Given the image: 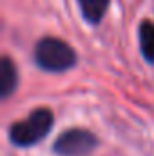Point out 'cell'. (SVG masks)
<instances>
[{"label":"cell","instance_id":"4","mask_svg":"<svg viewBox=\"0 0 154 156\" xmlns=\"http://www.w3.org/2000/svg\"><path fill=\"white\" fill-rule=\"evenodd\" d=\"M15 89H16V67L9 56H4L0 66V93L2 96H9Z\"/></svg>","mask_w":154,"mask_h":156},{"label":"cell","instance_id":"1","mask_svg":"<svg viewBox=\"0 0 154 156\" xmlns=\"http://www.w3.org/2000/svg\"><path fill=\"white\" fill-rule=\"evenodd\" d=\"M35 62L45 71L60 73L76 64V53L67 42L45 37L35 45Z\"/></svg>","mask_w":154,"mask_h":156},{"label":"cell","instance_id":"5","mask_svg":"<svg viewBox=\"0 0 154 156\" xmlns=\"http://www.w3.org/2000/svg\"><path fill=\"white\" fill-rule=\"evenodd\" d=\"M109 2L111 0H78V5H80V11H82L83 18L91 24H96L105 15V11L109 7Z\"/></svg>","mask_w":154,"mask_h":156},{"label":"cell","instance_id":"6","mask_svg":"<svg viewBox=\"0 0 154 156\" xmlns=\"http://www.w3.org/2000/svg\"><path fill=\"white\" fill-rule=\"evenodd\" d=\"M140 49L149 62H154V24L151 20L140 26Z\"/></svg>","mask_w":154,"mask_h":156},{"label":"cell","instance_id":"2","mask_svg":"<svg viewBox=\"0 0 154 156\" xmlns=\"http://www.w3.org/2000/svg\"><path fill=\"white\" fill-rule=\"evenodd\" d=\"M53 120L54 118H53V113L49 109L40 107L37 111H33L27 118L13 123L9 129V138L18 147L35 145L44 136H47V133L53 127Z\"/></svg>","mask_w":154,"mask_h":156},{"label":"cell","instance_id":"3","mask_svg":"<svg viewBox=\"0 0 154 156\" xmlns=\"http://www.w3.org/2000/svg\"><path fill=\"white\" fill-rule=\"evenodd\" d=\"M98 140L85 129H69L54 142V153L58 156H87L94 151Z\"/></svg>","mask_w":154,"mask_h":156}]
</instances>
